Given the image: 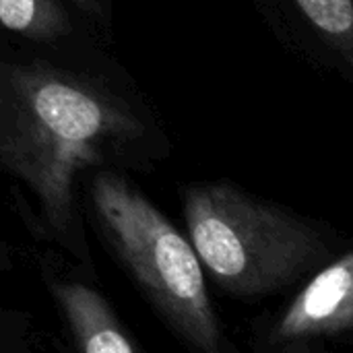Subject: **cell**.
I'll return each mask as SVG.
<instances>
[{
	"label": "cell",
	"instance_id": "obj_7",
	"mask_svg": "<svg viewBox=\"0 0 353 353\" xmlns=\"http://www.w3.org/2000/svg\"><path fill=\"white\" fill-rule=\"evenodd\" d=\"M87 37L105 41L68 0H0V41L52 46Z\"/></svg>",
	"mask_w": 353,
	"mask_h": 353
},
{
	"label": "cell",
	"instance_id": "obj_5",
	"mask_svg": "<svg viewBox=\"0 0 353 353\" xmlns=\"http://www.w3.org/2000/svg\"><path fill=\"white\" fill-rule=\"evenodd\" d=\"M275 39L310 68L353 81V0H252Z\"/></svg>",
	"mask_w": 353,
	"mask_h": 353
},
{
	"label": "cell",
	"instance_id": "obj_6",
	"mask_svg": "<svg viewBox=\"0 0 353 353\" xmlns=\"http://www.w3.org/2000/svg\"><path fill=\"white\" fill-rule=\"evenodd\" d=\"M39 275L60 316L68 350L83 353L145 352L141 339L97 290V281L68 267L52 250L41 252Z\"/></svg>",
	"mask_w": 353,
	"mask_h": 353
},
{
	"label": "cell",
	"instance_id": "obj_8",
	"mask_svg": "<svg viewBox=\"0 0 353 353\" xmlns=\"http://www.w3.org/2000/svg\"><path fill=\"white\" fill-rule=\"evenodd\" d=\"M41 333L33 314L0 306V353H31L39 347Z\"/></svg>",
	"mask_w": 353,
	"mask_h": 353
},
{
	"label": "cell",
	"instance_id": "obj_1",
	"mask_svg": "<svg viewBox=\"0 0 353 353\" xmlns=\"http://www.w3.org/2000/svg\"><path fill=\"white\" fill-rule=\"evenodd\" d=\"M97 39L0 41V182L29 238L97 281L81 182L153 174L174 141L130 70Z\"/></svg>",
	"mask_w": 353,
	"mask_h": 353
},
{
	"label": "cell",
	"instance_id": "obj_4",
	"mask_svg": "<svg viewBox=\"0 0 353 353\" xmlns=\"http://www.w3.org/2000/svg\"><path fill=\"white\" fill-rule=\"evenodd\" d=\"M353 246L314 271L275 310L250 321L256 353H319L352 341Z\"/></svg>",
	"mask_w": 353,
	"mask_h": 353
},
{
	"label": "cell",
	"instance_id": "obj_2",
	"mask_svg": "<svg viewBox=\"0 0 353 353\" xmlns=\"http://www.w3.org/2000/svg\"><path fill=\"white\" fill-rule=\"evenodd\" d=\"M178 196L205 275L232 298L288 294L353 246L327 221L232 180L182 182Z\"/></svg>",
	"mask_w": 353,
	"mask_h": 353
},
{
	"label": "cell",
	"instance_id": "obj_9",
	"mask_svg": "<svg viewBox=\"0 0 353 353\" xmlns=\"http://www.w3.org/2000/svg\"><path fill=\"white\" fill-rule=\"evenodd\" d=\"M74 10L110 43H114V0H68Z\"/></svg>",
	"mask_w": 353,
	"mask_h": 353
},
{
	"label": "cell",
	"instance_id": "obj_10",
	"mask_svg": "<svg viewBox=\"0 0 353 353\" xmlns=\"http://www.w3.org/2000/svg\"><path fill=\"white\" fill-rule=\"evenodd\" d=\"M14 267H17V250L4 236H0V275L14 271Z\"/></svg>",
	"mask_w": 353,
	"mask_h": 353
},
{
	"label": "cell",
	"instance_id": "obj_3",
	"mask_svg": "<svg viewBox=\"0 0 353 353\" xmlns=\"http://www.w3.org/2000/svg\"><path fill=\"white\" fill-rule=\"evenodd\" d=\"M81 199L87 230L168 333L199 353L234 352L188 236L134 178L120 170H95L83 178Z\"/></svg>",
	"mask_w": 353,
	"mask_h": 353
}]
</instances>
